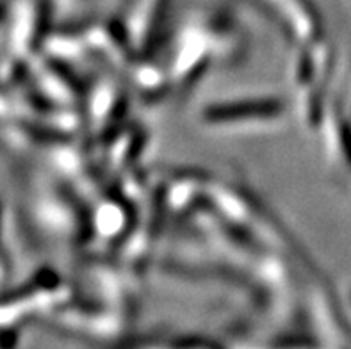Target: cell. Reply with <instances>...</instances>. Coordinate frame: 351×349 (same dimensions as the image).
I'll return each instance as SVG.
<instances>
[{
    "label": "cell",
    "instance_id": "6da1fadb",
    "mask_svg": "<svg viewBox=\"0 0 351 349\" xmlns=\"http://www.w3.org/2000/svg\"><path fill=\"white\" fill-rule=\"evenodd\" d=\"M9 273H11V261L4 248V210L0 204V287L8 282Z\"/></svg>",
    "mask_w": 351,
    "mask_h": 349
},
{
    "label": "cell",
    "instance_id": "7a4b0ae2",
    "mask_svg": "<svg viewBox=\"0 0 351 349\" xmlns=\"http://www.w3.org/2000/svg\"><path fill=\"white\" fill-rule=\"evenodd\" d=\"M11 337H13L11 330H0V346L11 344Z\"/></svg>",
    "mask_w": 351,
    "mask_h": 349
},
{
    "label": "cell",
    "instance_id": "3957f363",
    "mask_svg": "<svg viewBox=\"0 0 351 349\" xmlns=\"http://www.w3.org/2000/svg\"><path fill=\"white\" fill-rule=\"evenodd\" d=\"M5 18H8V11H5L4 2H2V0H0V25H2V23H4Z\"/></svg>",
    "mask_w": 351,
    "mask_h": 349
}]
</instances>
